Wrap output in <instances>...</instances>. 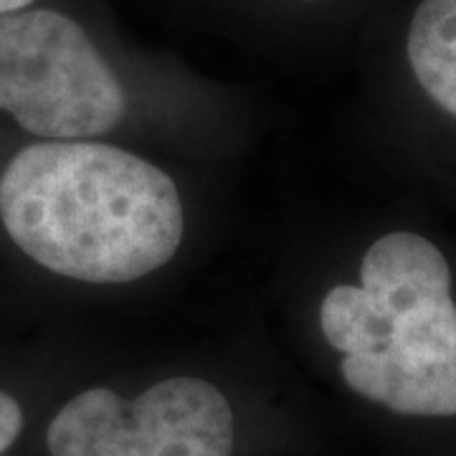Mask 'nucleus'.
Returning <instances> with one entry per match:
<instances>
[{
	"mask_svg": "<svg viewBox=\"0 0 456 456\" xmlns=\"http://www.w3.org/2000/svg\"><path fill=\"white\" fill-rule=\"evenodd\" d=\"M413 79L444 112L456 117V0H421L406 31Z\"/></svg>",
	"mask_w": 456,
	"mask_h": 456,
	"instance_id": "nucleus-5",
	"label": "nucleus"
},
{
	"mask_svg": "<svg viewBox=\"0 0 456 456\" xmlns=\"http://www.w3.org/2000/svg\"><path fill=\"white\" fill-rule=\"evenodd\" d=\"M0 221L11 241L53 274L125 284L178 254L185 216L173 178L104 142L23 147L0 175Z\"/></svg>",
	"mask_w": 456,
	"mask_h": 456,
	"instance_id": "nucleus-1",
	"label": "nucleus"
},
{
	"mask_svg": "<svg viewBox=\"0 0 456 456\" xmlns=\"http://www.w3.org/2000/svg\"><path fill=\"white\" fill-rule=\"evenodd\" d=\"M294 3H330V0H294Z\"/></svg>",
	"mask_w": 456,
	"mask_h": 456,
	"instance_id": "nucleus-8",
	"label": "nucleus"
},
{
	"mask_svg": "<svg viewBox=\"0 0 456 456\" xmlns=\"http://www.w3.org/2000/svg\"><path fill=\"white\" fill-rule=\"evenodd\" d=\"M0 110L46 140H86L119 125L125 89L89 33L66 13H0Z\"/></svg>",
	"mask_w": 456,
	"mask_h": 456,
	"instance_id": "nucleus-3",
	"label": "nucleus"
},
{
	"mask_svg": "<svg viewBox=\"0 0 456 456\" xmlns=\"http://www.w3.org/2000/svg\"><path fill=\"white\" fill-rule=\"evenodd\" d=\"M23 428V411L13 395L0 391V454H5Z\"/></svg>",
	"mask_w": 456,
	"mask_h": 456,
	"instance_id": "nucleus-6",
	"label": "nucleus"
},
{
	"mask_svg": "<svg viewBox=\"0 0 456 456\" xmlns=\"http://www.w3.org/2000/svg\"><path fill=\"white\" fill-rule=\"evenodd\" d=\"M51 456H231L233 413L203 378H167L125 401L110 388L74 395L46 431Z\"/></svg>",
	"mask_w": 456,
	"mask_h": 456,
	"instance_id": "nucleus-4",
	"label": "nucleus"
},
{
	"mask_svg": "<svg viewBox=\"0 0 456 456\" xmlns=\"http://www.w3.org/2000/svg\"><path fill=\"white\" fill-rule=\"evenodd\" d=\"M36 0H0V13H13V11H23L31 8Z\"/></svg>",
	"mask_w": 456,
	"mask_h": 456,
	"instance_id": "nucleus-7",
	"label": "nucleus"
},
{
	"mask_svg": "<svg viewBox=\"0 0 456 456\" xmlns=\"http://www.w3.org/2000/svg\"><path fill=\"white\" fill-rule=\"evenodd\" d=\"M320 327L350 391L401 416H456L452 269L426 236H380L360 261V287L325 294Z\"/></svg>",
	"mask_w": 456,
	"mask_h": 456,
	"instance_id": "nucleus-2",
	"label": "nucleus"
}]
</instances>
